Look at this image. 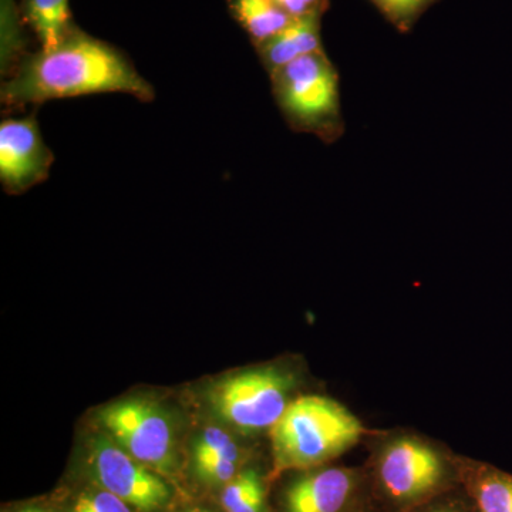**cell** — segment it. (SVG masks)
I'll return each instance as SVG.
<instances>
[{
  "mask_svg": "<svg viewBox=\"0 0 512 512\" xmlns=\"http://www.w3.org/2000/svg\"><path fill=\"white\" fill-rule=\"evenodd\" d=\"M190 512H210V511H207V510H201V508H197V510H192Z\"/></svg>",
  "mask_w": 512,
  "mask_h": 512,
  "instance_id": "cell-20",
  "label": "cell"
},
{
  "mask_svg": "<svg viewBox=\"0 0 512 512\" xmlns=\"http://www.w3.org/2000/svg\"><path fill=\"white\" fill-rule=\"evenodd\" d=\"M380 480L396 500H413L430 493L444 474L441 458L419 440L393 441L383 451L379 463Z\"/></svg>",
  "mask_w": 512,
  "mask_h": 512,
  "instance_id": "cell-8",
  "label": "cell"
},
{
  "mask_svg": "<svg viewBox=\"0 0 512 512\" xmlns=\"http://www.w3.org/2000/svg\"><path fill=\"white\" fill-rule=\"evenodd\" d=\"M221 458L239 461L237 443L224 430L218 429V427H208L198 436L194 448H192L194 466L208 463V461L221 460Z\"/></svg>",
  "mask_w": 512,
  "mask_h": 512,
  "instance_id": "cell-15",
  "label": "cell"
},
{
  "mask_svg": "<svg viewBox=\"0 0 512 512\" xmlns=\"http://www.w3.org/2000/svg\"><path fill=\"white\" fill-rule=\"evenodd\" d=\"M276 106L296 133L333 144L345 134L340 79L325 50L293 60L269 74Z\"/></svg>",
  "mask_w": 512,
  "mask_h": 512,
  "instance_id": "cell-3",
  "label": "cell"
},
{
  "mask_svg": "<svg viewBox=\"0 0 512 512\" xmlns=\"http://www.w3.org/2000/svg\"><path fill=\"white\" fill-rule=\"evenodd\" d=\"M101 93H126L141 101L156 97L153 86L114 47L73 29L56 49L20 62L2 84V104L18 110Z\"/></svg>",
  "mask_w": 512,
  "mask_h": 512,
  "instance_id": "cell-1",
  "label": "cell"
},
{
  "mask_svg": "<svg viewBox=\"0 0 512 512\" xmlns=\"http://www.w3.org/2000/svg\"><path fill=\"white\" fill-rule=\"evenodd\" d=\"M221 504L225 512H266L261 476L255 470L237 474L225 484Z\"/></svg>",
  "mask_w": 512,
  "mask_h": 512,
  "instance_id": "cell-13",
  "label": "cell"
},
{
  "mask_svg": "<svg viewBox=\"0 0 512 512\" xmlns=\"http://www.w3.org/2000/svg\"><path fill=\"white\" fill-rule=\"evenodd\" d=\"M356 478L345 468H325L299 477L285 493L286 512H340L355 490Z\"/></svg>",
  "mask_w": 512,
  "mask_h": 512,
  "instance_id": "cell-9",
  "label": "cell"
},
{
  "mask_svg": "<svg viewBox=\"0 0 512 512\" xmlns=\"http://www.w3.org/2000/svg\"><path fill=\"white\" fill-rule=\"evenodd\" d=\"M99 423L130 456L170 476L177 466L174 427L157 403L146 399H127L101 409Z\"/></svg>",
  "mask_w": 512,
  "mask_h": 512,
  "instance_id": "cell-5",
  "label": "cell"
},
{
  "mask_svg": "<svg viewBox=\"0 0 512 512\" xmlns=\"http://www.w3.org/2000/svg\"><path fill=\"white\" fill-rule=\"evenodd\" d=\"M232 16L259 46L281 32L292 22L291 16L279 8L275 0H228Z\"/></svg>",
  "mask_w": 512,
  "mask_h": 512,
  "instance_id": "cell-11",
  "label": "cell"
},
{
  "mask_svg": "<svg viewBox=\"0 0 512 512\" xmlns=\"http://www.w3.org/2000/svg\"><path fill=\"white\" fill-rule=\"evenodd\" d=\"M322 16L311 15L292 19L281 32L255 47L259 60L268 74L276 72L299 57L325 50L320 39Z\"/></svg>",
  "mask_w": 512,
  "mask_h": 512,
  "instance_id": "cell-10",
  "label": "cell"
},
{
  "mask_svg": "<svg viewBox=\"0 0 512 512\" xmlns=\"http://www.w3.org/2000/svg\"><path fill=\"white\" fill-rule=\"evenodd\" d=\"M434 512H453V511H448V510H439V511H434Z\"/></svg>",
  "mask_w": 512,
  "mask_h": 512,
  "instance_id": "cell-21",
  "label": "cell"
},
{
  "mask_svg": "<svg viewBox=\"0 0 512 512\" xmlns=\"http://www.w3.org/2000/svg\"><path fill=\"white\" fill-rule=\"evenodd\" d=\"M275 2L292 19L311 15H325L326 10L329 9V0H275Z\"/></svg>",
  "mask_w": 512,
  "mask_h": 512,
  "instance_id": "cell-18",
  "label": "cell"
},
{
  "mask_svg": "<svg viewBox=\"0 0 512 512\" xmlns=\"http://www.w3.org/2000/svg\"><path fill=\"white\" fill-rule=\"evenodd\" d=\"M478 512H512V476L495 468H481L474 480Z\"/></svg>",
  "mask_w": 512,
  "mask_h": 512,
  "instance_id": "cell-14",
  "label": "cell"
},
{
  "mask_svg": "<svg viewBox=\"0 0 512 512\" xmlns=\"http://www.w3.org/2000/svg\"><path fill=\"white\" fill-rule=\"evenodd\" d=\"M293 376L278 367H259L212 384L208 400L220 419L244 433L272 426L289 406Z\"/></svg>",
  "mask_w": 512,
  "mask_h": 512,
  "instance_id": "cell-4",
  "label": "cell"
},
{
  "mask_svg": "<svg viewBox=\"0 0 512 512\" xmlns=\"http://www.w3.org/2000/svg\"><path fill=\"white\" fill-rule=\"evenodd\" d=\"M363 426L355 414L328 397H298L271 429L276 473L320 466L355 446Z\"/></svg>",
  "mask_w": 512,
  "mask_h": 512,
  "instance_id": "cell-2",
  "label": "cell"
},
{
  "mask_svg": "<svg viewBox=\"0 0 512 512\" xmlns=\"http://www.w3.org/2000/svg\"><path fill=\"white\" fill-rule=\"evenodd\" d=\"M23 12L45 52L56 49L74 29L69 0H25Z\"/></svg>",
  "mask_w": 512,
  "mask_h": 512,
  "instance_id": "cell-12",
  "label": "cell"
},
{
  "mask_svg": "<svg viewBox=\"0 0 512 512\" xmlns=\"http://www.w3.org/2000/svg\"><path fill=\"white\" fill-rule=\"evenodd\" d=\"M52 151L40 133L35 114L0 124V183L8 194H23L43 183L52 168Z\"/></svg>",
  "mask_w": 512,
  "mask_h": 512,
  "instance_id": "cell-7",
  "label": "cell"
},
{
  "mask_svg": "<svg viewBox=\"0 0 512 512\" xmlns=\"http://www.w3.org/2000/svg\"><path fill=\"white\" fill-rule=\"evenodd\" d=\"M387 22L402 33H409L421 16L439 0H370Z\"/></svg>",
  "mask_w": 512,
  "mask_h": 512,
  "instance_id": "cell-16",
  "label": "cell"
},
{
  "mask_svg": "<svg viewBox=\"0 0 512 512\" xmlns=\"http://www.w3.org/2000/svg\"><path fill=\"white\" fill-rule=\"evenodd\" d=\"M89 444L87 466L100 488L141 512H156L170 503V487L160 474L130 456L107 434L93 437Z\"/></svg>",
  "mask_w": 512,
  "mask_h": 512,
  "instance_id": "cell-6",
  "label": "cell"
},
{
  "mask_svg": "<svg viewBox=\"0 0 512 512\" xmlns=\"http://www.w3.org/2000/svg\"><path fill=\"white\" fill-rule=\"evenodd\" d=\"M72 512H133L130 505L124 503L109 491L100 490L84 493L77 498Z\"/></svg>",
  "mask_w": 512,
  "mask_h": 512,
  "instance_id": "cell-17",
  "label": "cell"
},
{
  "mask_svg": "<svg viewBox=\"0 0 512 512\" xmlns=\"http://www.w3.org/2000/svg\"><path fill=\"white\" fill-rule=\"evenodd\" d=\"M16 512H50V511L45 510V508L28 507V508H25V510H20V511H16Z\"/></svg>",
  "mask_w": 512,
  "mask_h": 512,
  "instance_id": "cell-19",
  "label": "cell"
}]
</instances>
